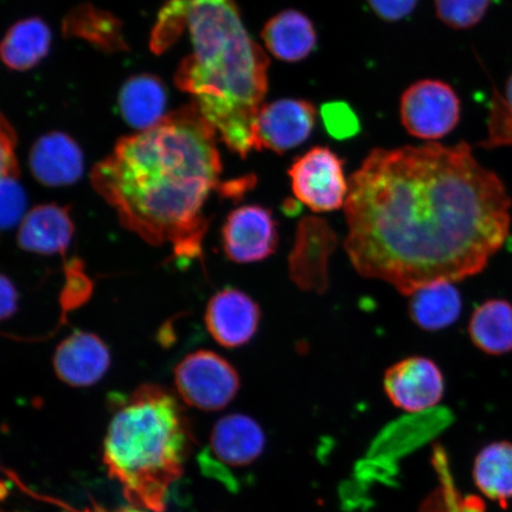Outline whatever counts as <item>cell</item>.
<instances>
[{
  "instance_id": "cell-6",
  "label": "cell",
  "mask_w": 512,
  "mask_h": 512,
  "mask_svg": "<svg viewBox=\"0 0 512 512\" xmlns=\"http://www.w3.org/2000/svg\"><path fill=\"white\" fill-rule=\"evenodd\" d=\"M175 386L187 405L214 412L227 407L240 390L238 371L213 351L192 352L175 369Z\"/></svg>"
},
{
  "instance_id": "cell-31",
  "label": "cell",
  "mask_w": 512,
  "mask_h": 512,
  "mask_svg": "<svg viewBox=\"0 0 512 512\" xmlns=\"http://www.w3.org/2000/svg\"><path fill=\"white\" fill-rule=\"evenodd\" d=\"M0 200H2V227L9 229L19 221H23L27 209V195L19 177H2L0 187Z\"/></svg>"
},
{
  "instance_id": "cell-23",
  "label": "cell",
  "mask_w": 512,
  "mask_h": 512,
  "mask_svg": "<svg viewBox=\"0 0 512 512\" xmlns=\"http://www.w3.org/2000/svg\"><path fill=\"white\" fill-rule=\"evenodd\" d=\"M469 335L475 347L485 354L501 356L512 351V304L489 299L473 311Z\"/></svg>"
},
{
  "instance_id": "cell-32",
  "label": "cell",
  "mask_w": 512,
  "mask_h": 512,
  "mask_svg": "<svg viewBox=\"0 0 512 512\" xmlns=\"http://www.w3.org/2000/svg\"><path fill=\"white\" fill-rule=\"evenodd\" d=\"M0 171L2 177H19V164L16 156L17 137L14 127L2 117L0 133Z\"/></svg>"
},
{
  "instance_id": "cell-13",
  "label": "cell",
  "mask_w": 512,
  "mask_h": 512,
  "mask_svg": "<svg viewBox=\"0 0 512 512\" xmlns=\"http://www.w3.org/2000/svg\"><path fill=\"white\" fill-rule=\"evenodd\" d=\"M452 421L453 415L444 408L411 413L383 428L371 444L367 457L398 466L400 458L437 437Z\"/></svg>"
},
{
  "instance_id": "cell-1",
  "label": "cell",
  "mask_w": 512,
  "mask_h": 512,
  "mask_svg": "<svg viewBox=\"0 0 512 512\" xmlns=\"http://www.w3.org/2000/svg\"><path fill=\"white\" fill-rule=\"evenodd\" d=\"M510 209L465 142L375 149L350 178L344 248L362 277L411 296L482 272L508 239Z\"/></svg>"
},
{
  "instance_id": "cell-2",
  "label": "cell",
  "mask_w": 512,
  "mask_h": 512,
  "mask_svg": "<svg viewBox=\"0 0 512 512\" xmlns=\"http://www.w3.org/2000/svg\"><path fill=\"white\" fill-rule=\"evenodd\" d=\"M221 174L215 127L190 102L150 130L119 139L91 181L126 229L192 260L202 256L204 206Z\"/></svg>"
},
{
  "instance_id": "cell-24",
  "label": "cell",
  "mask_w": 512,
  "mask_h": 512,
  "mask_svg": "<svg viewBox=\"0 0 512 512\" xmlns=\"http://www.w3.org/2000/svg\"><path fill=\"white\" fill-rule=\"evenodd\" d=\"M473 477L486 497L505 507L512 498V443L499 441L484 447L476 458Z\"/></svg>"
},
{
  "instance_id": "cell-18",
  "label": "cell",
  "mask_w": 512,
  "mask_h": 512,
  "mask_svg": "<svg viewBox=\"0 0 512 512\" xmlns=\"http://www.w3.org/2000/svg\"><path fill=\"white\" fill-rule=\"evenodd\" d=\"M270 53L284 62H300L317 47L318 36L311 19L298 10H284L273 16L261 31Z\"/></svg>"
},
{
  "instance_id": "cell-26",
  "label": "cell",
  "mask_w": 512,
  "mask_h": 512,
  "mask_svg": "<svg viewBox=\"0 0 512 512\" xmlns=\"http://www.w3.org/2000/svg\"><path fill=\"white\" fill-rule=\"evenodd\" d=\"M187 29V6L185 0H171L159 12L158 21L152 30L150 48L159 55L174 46Z\"/></svg>"
},
{
  "instance_id": "cell-35",
  "label": "cell",
  "mask_w": 512,
  "mask_h": 512,
  "mask_svg": "<svg viewBox=\"0 0 512 512\" xmlns=\"http://www.w3.org/2000/svg\"><path fill=\"white\" fill-rule=\"evenodd\" d=\"M64 512H147L146 510L139 509L136 507H130V508H120L117 510H107L105 508L100 507L98 504H94L91 508H85L82 510H75L69 507H66V511Z\"/></svg>"
},
{
  "instance_id": "cell-14",
  "label": "cell",
  "mask_w": 512,
  "mask_h": 512,
  "mask_svg": "<svg viewBox=\"0 0 512 512\" xmlns=\"http://www.w3.org/2000/svg\"><path fill=\"white\" fill-rule=\"evenodd\" d=\"M261 311L255 300L236 288H224L207 306L209 334L222 347L234 349L251 342L259 329Z\"/></svg>"
},
{
  "instance_id": "cell-11",
  "label": "cell",
  "mask_w": 512,
  "mask_h": 512,
  "mask_svg": "<svg viewBox=\"0 0 512 512\" xmlns=\"http://www.w3.org/2000/svg\"><path fill=\"white\" fill-rule=\"evenodd\" d=\"M317 110L303 99H280L260 108L255 120V150H270L278 155L296 149L311 137Z\"/></svg>"
},
{
  "instance_id": "cell-29",
  "label": "cell",
  "mask_w": 512,
  "mask_h": 512,
  "mask_svg": "<svg viewBox=\"0 0 512 512\" xmlns=\"http://www.w3.org/2000/svg\"><path fill=\"white\" fill-rule=\"evenodd\" d=\"M322 119L326 131L336 139H348L360 132V120L352 108L342 101L328 102L322 106Z\"/></svg>"
},
{
  "instance_id": "cell-9",
  "label": "cell",
  "mask_w": 512,
  "mask_h": 512,
  "mask_svg": "<svg viewBox=\"0 0 512 512\" xmlns=\"http://www.w3.org/2000/svg\"><path fill=\"white\" fill-rule=\"evenodd\" d=\"M338 245L335 230L316 216L300 220L288 258L290 277L300 290L322 294L329 287V260Z\"/></svg>"
},
{
  "instance_id": "cell-17",
  "label": "cell",
  "mask_w": 512,
  "mask_h": 512,
  "mask_svg": "<svg viewBox=\"0 0 512 512\" xmlns=\"http://www.w3.org/2000/svg\"><path fill=\"white\" fill-rule=\"evenodd\" d=\"M74 232L68 208L59 204H43L25 215L19 227L18 245L30 253L63 255L73 240Z\"/></svg>"
},
{
  "instance_id": "cell-12",
  "label": "cell",
  "mask_w": 512,
  "mask_h": 512,
  "mask_svg": "<svg viewBox=\"0 0 512 512\" xmlns=\"http://www.w3.org/2000/svg\"><path fill=\"white\" fill-rule=\"evenodd\" d=\"M383 388L394 406L418 413L435 408L443 399L445 380L431 358L412 356L387 369Z\"/></svg>"
},
{
  "instance_id": "cell-28",
  "label": "cell",
  "mask_w": 512,
  "mask_h": 512,
  "mask_svg": "<svg viewBox=\"0 0 512 512\" xmlns=\"http://www.w3.org/2000/svg\"><path fill=\"white\" fill-rule=\"evenodd\" d=\"M512 145V75L510 76L505 95L498 92L492 101L488 139L480 146L485 149H496L499 146Z\"/></svg>"
},
{
  "instance_id": "cell-15",
  "label": "cell",
  "mask_w": 512,
  "mask_h": 512,
  "mask_svg": "<svg viewBox=\"0 0 512 512\" xmlns=\"http://www.w3.org/2000/svg\"><path fill=\"white\" fill-rule=\"evenodd\" d=\"M53 364L57 377L68 386L91 387L110 369V349L91 332L75 331L57 347Z\"/></svg>"
},
{
  "instance_id": "cell-25",
  "label": "cell",
  "mask_w": 512,
  "mask_h": 512,
  "mask_svg": "<svg viewBox=\"0 0 512 512\" xmlns=\"http://www.w3.org/2000/svg\"><path fill=\"white\" fill-rule=\"evenodd\" d=\"M432 464L438 475L439 485L421 504L419 512H478V503L464 501L460 495L443 447L434 448Z\"/></svg>"
},
{
  "instance_id": "cell-21",
  "label": "cell",
  "mask_w": 512,
  "mask_h": 512,
  "mask_svg": "<svg viewBox=\"0 0 512 512\" xmlns=\"http://www.w3.org/2000/svg\"><path fill=\"white\" fill-rule=\"evenodd\" d=\"M408 297L409 316L425 331L444 330L456 323L462 313V297L453 283L420 287Z\"/></svg>"
},
{
  "instance_id": "cell-20",
  "label": "cell",
  "mask_w": 512,
  "mask_h": 512,
  "mask_svg": "<svg viewBox=\"0 0 512 512\" xmlns=\"http://www.w3.org/2000/svg\"><path fill=\"white\" fill-rule=\"evenodd\" d=\"M62 34L80 38L107 54L128 50L120 19L92 4H81L69 11L62 22Z\"/></svg>"
},
{
  "instance_id": "cell-34",
  "label": "cell",
  "mask_w": 512,
  "mask_h": 512,
  "mask_svg": "<svg viewBox=\"0 0 512 512\" xmlns=\"http://www.w3.org/2000/svg\"><path fill=\"white\" fill-rule=\"evenodd\" d=\"M0 292H2L0 315L3 320H6L17 312L19 296L15 284L5 274L2 275V281H0Z\"/></svg>"
},
{
  "instance_id": "cell-22",
  "label": "cell",
  "mask_w": 512,
  "mask_h": 512,
  "mask_svg": "<svg viewBox=\"0 0 512 512\" xmlns=\"http://www.w3.org/2000/svg\"><path fill=\"white\" fill-rule=\"evenodd\" d=\"M51 30L41 18L23 19L6 32L0 53L5 66L25 72L37 66L50 50Z\"/></svg>"
},
{
  "instance_id": "cell-5",
  "label": "cell",
  "mask_w": 512,
  "mask_h": 512,
  "mask_svg": "<svg viewBox=\"0 0 512 512\" xmlns=\"http://www.w3.org/2000/svg\"><path fill=\"white\" fill-rule=\"evenodd\" d=\"M265 446L266 435L258 422L245 414H230L216 422L209 444L197 460L204 476L235 492L238 480L234 470L253 464Z\"/></svg>"
},
{
  "instance_id": "cell-33",
  "label": "cell",
  "mask_w": 512,
  "mask_h": 512,
  "mask_svg": "<svg viewBox=\"0 0 512 512\" xmlns=\"http://www.w3.org/2000/svg\"><path fill=\"white\" fill-rule=\"evenodd\" d=\"M419 0H368L370 9L386 22H399L415 10Z\"/></svg>"
},
{
  "instance_id": "cell-16",
  "label": "cell",
  "mask_w": 512,
  "mask_h": 512,
  "mask_svg": "<svg viewBox=\"0 0 512 512\" xmlns=\"http://www.w3.org/2000/svg\"><path fill=\"white\" fill-rule=\"evenodd\" d=\"M29 165L36 181L50 188L72 185L85 171L79 144L62 132H51L38 138L30 151Z\"/></svg>"
},
{
  "instance_id": "cell-3",
  "label": "cell",
  "mask_w": 512,
  "mask_h": 512,
  "mask_svg": "<svg viewBox=\"0 0 512 512\" xmlns=\"http://www.w3.org/2000/svg\"><path fill=\"white\" fill-rule=\"evenodd\" d=\"M192 51L175 74L228 149L245 159L268 89L270 60L248 34L236 0H185Z\"/></svg>"
},
{
  "instance_id": "cell-10",
  "label": "cell",
  "mask_w": 512,
  "mask_h": 512,
  "mask_svg": "<svg viewBox=\"0 0 512 512\" xmlns=\"http://www.w3.org/2000/svg\"><path fill=\"white\" fill-rule=\"evenodd\" d=\"M278 245V223L265 207L252 204L235 209L223 224V251L235 264H254L270 258Z\"/></svg>"
},
{
  "instance_id": "cell-7",
  "label": "cell",
  "mask_w": 512,
  "mask_h": 512,
  "mask_svg": "<svg viewBox=\"0 0 512 512\" xmlns=\"http://www.w3.org/2000/svg\"><path fill=\"white\" fill-rule=\"evenodd\" d=\"M294 196L313 213H331L345 207L349 183L344 162L329 147L317 146L288 169Z\"/></svg>"
},
{
  "instance_id": "cell-19",
  "label": "cell",
  "mask_w": 512,
  "mask_h": 512,
  "mask_svg": "<svg viewBox=\"0 0 512 512\" xmlns=\"http://www.w3.org/2000/svg\"><path fill=\"white\" fill-rule=\"evenodd\" d=\"M168 92L156 75L140 74L128 79L119 93V108L126 124L140 132L157 126L166 115Z\"/></svg>"
},
{
  "instance_id": "cell-30",
  "label": "cell",
  "mask_w": 512,
  "mask_h": 512,
  "mask_svg": "<svg viewBox=\"0 0 512 512\" xmlns=\"http://www.w3.org/2000/svg\"><path fill=\"white\" fill-rule=\"evenodd\" d=\"M92 291V281L83 271L82 262L78 259L69 261L66 265V286L63 288L61 297L64 311L78 309L91 297Z\"/></svg>"
},
{
  "instance_id": "cell-27",
  "label": "cell",
  "mask_w": 512,
  "mask_h": 512,
  "mask_svg": "<svg viewBox=\"0 0 512 512\" xmlns=\"http://www.w3.org/2000/svg\"><path fill=\"white\" fill-rule=\"evenodd\" d=\"M491 0H435L441 22L454 30H467L482 21Z\"/></svg>"
},
{
  "instance_id": "cell-4",
  "label": "cell",
  "mask_w": 512,
  "mask_h": 512,
  "mask_svg": "<svg viewBox=\"0 0 512 512\" xmlns=\"http://www.w3.org/2000/svg\"><path fill=\"white\" fill-rule=\"evenodd\" d=\"M192 441L187 415L175 396L157 384H143L113 400L104 463L132 507L164 512Z\"/></svg>"
},
{
  "instance_id": "cell-8",
  "label": "cell",
  "mask_w": 512,
  "mask_h": 512,
  "mask_svg": "<svg viewBox=\"0 0 512 512\" xmlns=\"http://www.w3.org/2000/svg\"><path fill=\"white\" fill-rule=\"evenodd\" d=\"M401 123L415 138L437 140L450 134L460 120V100L453 88L440 80H421L401 98Z\"/></svg>"
}]
</instances>
